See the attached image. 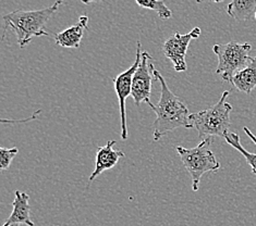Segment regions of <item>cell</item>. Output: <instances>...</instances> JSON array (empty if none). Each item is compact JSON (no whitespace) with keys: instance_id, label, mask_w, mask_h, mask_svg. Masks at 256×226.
I'll return each mask as SVG.
<instances>
[{"instance_id":"6da1fadb","label":"cell","mask_w":256,"mask_h":226,"mask_svg":"<svg viewBox=\"0 0 256 226\" xmlns=\"http://www.w3.org/2000/svg\"><path fill=\"white\" fill-rule=\"evenodd\" d=\"M152 73L155 81L160 84V99L153 110L156 113L154 122V140L158 142L167 133L172 132L176 128H192L191 114L188 107L169 89L166 79L160 74V71L155 69L154 63H152Z\"/></svg>"},{"instance_id":"7a4b0ae2","label":"cell","mask_w":256,"mask_h":226,"mask_svg":"<svg viewBox=\"0 0 256 226\" xmlns=\"http://www.w3.org/2000/svg\"><path fill=\"white\" fill-rule=\"evenodd\" d=\"M62 1H56L50 7L40 10H16L2 17L4 37L8 32L14 33L18 44L21 48L26 47L34 37L47 36L45 25L50 17L56 13Z\"/></svg>"},{"instance_id":"3957f363","label":"cell","mask_w":256,"mask_h":226,"mask_svg":"<svg viewBox=\"0 0 256 226\" xmlns=\"http://www.w3.org/2000/svg\"><path fill=\"white\" fill-rule=\"evenodd\" d=\"M229 94L228 90L224 91L216 105L191 114V121L196 128L200 139L204 140L212 136L224 137L228 134L231 124L230 113L232 111V106L227 102Z\"/></svg>"},{"instance_id":"277c9868","label":"cell","mask_w":256,"mask_h":226,"mask_svg":"<svg viewBox=\"0 0 256 226\" xmlns=\"http://www.w3.org/2000/svg\"><path fill=\"white\" fill-rule=\"evenodd\" d=\"M210 144L212 138H207L192 149L181 146L176 147L182 163L191 176L193 192L198 191L200 179L205 173L216 172L220 169V163L217 161L214 152L210 150Z\"/></svg>"},{"instance_id":"5b68a950","label":"cell","mask_w":256,"mask_h":226,"mask_svg":"<svg viewBox=\"0 0 256 226\" xmlns=\"http://www.w3.org/2000/svg\"><path fill=\"white\" fill-rule=\"evenodd\" d=\"M252 46L244 42L240 44L236 41H230L228 44H216L212 47V51L218 58L216 73L222 76L226 82H232L234 76L248 66L251 61L248 52Z\"/></svg>"},{"instance_id":"8992f818","label":"cell","mask_w":256,"mask_h":226,"mask_svg":"<svg viewBox=\"0 0 256 226\" xmlns=\"http://www.w3.org/2000/svg\"><path fill=\"white\" fill-rule=\"evenodd\" d=\"M142 45L138 41L136 47V58L134 63L126 71L120 73L114 79V90L118 97L119 109H120V120H121V138L124 140L128 139V125H126V100L132 94V81L136 74L140 63L142 60Z\"/></svg>"},{"instance_id":"52a82bcc","label":"cell","mask_w":256,"mask_h":226,"mask_svg":"<svg viewBox=\"0 0 256 226\" xmlns=\"http://www.w3.org/2000/svg\"><path fill=\"white\" fill-rule=\"evenodd\" d=\"M200 35V28L194 27L191 32L186 34H181L179 32L174 35L164 42L162 50L164 56L172 61L174 70L176 72H184L186 71V56L188 45L192 39H196Z\"/></svg>"},{"instance_id":"ba28073f","label":"cell","mask_w":256,"mask_h":226,"mask_svg":"<svg viewBox=\"0 0 256 226\" xmlns=\"http://www.w3.org/2000/svg\"><path fill=\"white\" fill-rule=\"evenodd\" d=\"M152 61H153V58L150 54L148 51H142L141 63H140L136 74L133 76L131 96L136 106L146 102L153 109L155 105L150 101V95L154 76L150 74V72H152V63H153Z\"/></svg>"},{"instance_id":"9c48e42d","label":"cell","mask_w":256,"mask_h":226,"mask_svg":"<svg viewBox=\"0 0 256 226\" xmlns=\"http://www.w3.org/2000/svg\"><path fill=\"white\" fill-rule=\"evenodd\" d=\"M114 140H108L105 146H102V147H98V149H97L95 170L90 175V182H93L104 171L112 169L118 163L119 159L126 156L124 152L114 149Z\"/></svg>"},{"instance_id":"30bf717a","label":"cell","mask_w":256,"mask_h":226,"mask_svg":"<svg viewBox=\"0 0 256 226\" xmlns=\"http://www.w3.org/2000/svg\"><path fill=\"white\" fill-rule=\"evenodd\" d=\"M28 200L30 197L28 194L16 191L14 193V200L12 203L14 209L2 226H10L12 224H26L28 226H34L31 220V207H30Z\"/></svg>"},{"instance_id":"8fae6325","label":"cell","mask_w":256,"mask_h":226,"mask_svg":"<svg viewBox=\"0 0 256 226\" xmlns=\"http://www.w3.org/2000/svg\"><path fill=\"white\" fill-rule=\"evenodd\" d=\"M88 17L82 15L76 24L62 30V32L54 34V41L64 48H78L83 38L84 30L88 28Z\"/></svg>"},{"instance_id":"7c38bea8","label":"cell","mask_w":256,"mask_h":226,"mask_svg":"<svg viewBox=\"0 0 256 226\" xmlns=\"http://www.w3.org/2000/svg\"><path fill=\"white\" fill-rule=\"evenodd\" d=\"M231 83L241 93L248 95L252 93L256 87V56L251 59L248 66L236 73Z\"/></svg>"},{"instance_id":"4fadbf2b","label":"cell","mask_w":256,"mask_h":226,"mask_svg":"<svg viewBox=\"0 0 256 226\" xmlns=\"http://www.w3.org/2000/svg\"><path fill=\"white\" fill-rule=\"evenodd\" d=\"M227 13L236 21L255 19L256 0H234L228 4Z\"/></svg>"},{"instance_id":"5bb4252c","label":"cell","mask_w":256,"mask_h":226,"mask_svg":"<svg viewBox=\"0 0 256 226\" xmlns=\"http://www.w3.org/2000/svg\"><path fill=\"white\" fill-rule=\"evenodd\" d=\"M226 143L229 144L231 147H234L236 150H238L240 154L246 158V162L248 163V166L252 169V173L256 175V155L251 154L246 148H243V146L240 143V136L236 133H228L226 134V136L224 137Z\"/></svg>"},{"instance_id":"9a60e30c","label":"cell","mask_w":256,"mask_h":226,"mask_svg":"<svg viewBox=\"0 0 256 226\" xmlns=\"http://www.w3.org/2000/svg\"><path fill=\"white\" fill-rule=\"evenodd\" d=\"M136 4L144 9L156 11L160 19L167 20L172 16V12L170 11V9H168L167 5L164 4V2L162 1V0H146V1H140V0H136Z\"/></svg>"},{"instance_id":"2e32d148","label":"cell","mask_w":256,"mask_h":226,"mask_svg":"<svg viewBox=\"0 0 256 226\" xmlns=\"http://www.w3.org/2000/svg\"><path fill=\"white\" fill-rule=\"evenodd\" d=\"M18 152H19V149L16 147L0 148V169H2V171L9 169L12 160H14V157L18 155Z\"/></svg>"},{"instance_id":"e0dca14e","label":"cell","mask_w":256,"mask_h":226,"mask_svg":"<svg viewBox=\"0 0 256 226\" xmlns=\"http://www.w3.org/2000/svg\"><path fill=\"white\" fill-rule=\"evenodd\" d=\"M243 131L246 132V135H248L250 138H251V139H252V142L256 145V136L254 135V134H253L251 131H250V128H248V127H246V126H244V127H243Z\"/></svg>"},{"instance_id":"ac0fdd59","label":"cell","mask_w":256,"mask_h":226,"mask_svg":"<svg viewBox=\"0 0 256 226\" xmlns=\"http://www.w3.org/2000/svg\"><path fill=\"white\" fill-rule=\"evenodd\" d=\"M10 226H20V224H12V225H10Z\"/></svg>"},{"instance_id":"d6986e66","label":"cell","mask_w":256,"mask_h":226,"mask_svg":"<svg viewBox=\"0 0 256 226\" xmlns=\"http://www.w3.org/2000/svg\"><path fill=\"white\" fill-rule=\"evenodd\" d=\"M255 20H256V15H255Z\"/></svg>"}]
</instances>
